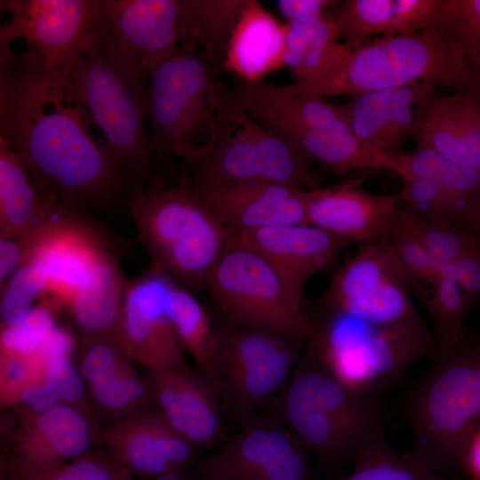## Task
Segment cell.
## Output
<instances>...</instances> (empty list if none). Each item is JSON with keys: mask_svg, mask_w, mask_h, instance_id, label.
<instances>
[{"mask_svg": "<svg viewBox=\"0 0 480 480\" xmlns=\"http://www.w3.org/2000/svg\"><path fill=\"white\" fill-rule=\"evenodd\" d=\"M89 123L61 65L29 48L0 52V140L42 192L75 212L132 194L126 172L91 135Z\"/></svg>", "mask_w": 480, "mask_h": 480, "instance_id": "1", "label": "cell"}, {"mask_svg": "<svg viewBox=\"0 0 480 480\" xmlns=\"http://www.w3.org/2000/svg\"><path fill=\"white\" fill-rule=\"evenodd\" d=\"M258 413L284 424L323 472L340 469L386 438L388 405L383 396L347 388L306 344L287 384Z\"/></svg>", "mask_w": 480, "mask_h": 480, "instance_id": "2", "label": "cell"}, {"mask_svg": "<svg viewBox=\"0 0 480 480\" xmlns=\"http://www.w3.org/2000/svg\"><path fill=\"white\" fill-rule=\"evenodd\" d=\"M428 358V369L401 401L412 436L407 454L458 480L467 443L480 424V331L466 327L435 345Z\"/></svg>", "mask_w": 480, "mask_h": 480, "instance_id": "3", "label": "cell"}, {"mask_svg": "<svg viewBox=\"0 0 480 480\" xmlns=\"http://www.w3.org/2000/svg\"><path fill=\"white\" fill-rule=\"evenodd\" d=\"M60 65L126 172L132 195L141 191L152 179L155 163L146 127V77L112 56L97 38Z\"/></svg>", "mask_w": 480, "mask_h": 480, "instance_id": "4", "label": "cell"}, {"mask_svg": "<svg viewBox=\"0 0 480 480\" xmlns=\"http://www.w3.org/2000/svg\"><path fill=\"white\" fill-rule=\"evenodd\" d=\"M146 114L156 158L195 161L213 148L222 95L206 60L177 45L154 60L146 70Z\"/></svg>", "mask_w": 480, "mask_h": 480, "instance_id": "5", "label": "cell"}, {"mask_svg": "<svg viewBox=\"0 0 480 480\" xmlns=\"http://www.w3.org/2000/svg\"><path fill=\"white\" fill-rule=\"evenodd\" d=\"M128 204L151 264L180 284L203 287L229 244V233L193 188L148 185Z\"/></svg>", "mask_w": 480, "mask_h": 480, "instance_id": "6", "label": "cell"}, {"mask_svg": "<svg viewBox=\"0 0 480 480\" xmlns=\"http://www.w3.org/2000/svg\"><path fill=\"white\" fill-rule=\"evenodd\" d=\"M311 319L305 344L340 383L362 395L383 396L435 347L433 336L377 325L324 305Z\"/></svg>", "mask_w": 480, "mask_h": 480, "instance_id": "7", "label": "cell"}, {"mask_svg": "<svg viewBox=\"0 0 480 480\" xmlns=\"http://www.w3.org/2000/svg\"><path fill=\"white\" fill-rule=\"evenodd\" d=\"M468 68L460 45L444 29L381 36L354 49L345 68L317 93L354 98L418 83L457 90Z\"/></svg>", "mask_w": 480, "mask_h": 480, "instance_id": "8", "label": "cell"}, {"mask_svg": "<svg viewBox=\"0 0 480 480\" xmlns=\"http://www.w3.org/2000/svg\"><path fill=\"white\" fill-rule=\"evenodd\" d=\"M203 288L232 325L277 332L306 342L313 322L302 291L262 255L234 241Z\"/></svg>", "mask_w": 480, "mask_h": 480, "instance_id": "9", "label": "cell"}, {"mask_svg": "<svg viewBox=\"0 0 480 480\" xmlns=\"http://www.w3.org/2000/svg\"><path fill=\"white\" fill-rule=\"evenodd\" d=\"M310 162L249 114L235 96L222 95L216 142L209 153L189 163L194 167L193 182L283 184L314 189L321 187V179Z\"/></svg>", "mask_w": 480, "mask_h": 480, "instance_id": "10", "label": "cell"}, {"mask_svg": "<svg viewBox=\"0 0 480 480\" xmlns=\"http://www.w3.org/2000/svg\"><path fill=\"white\" fill-rule=\"evenodd\" d=\"M218 334L211 383L220 410L241 427L284 388L305 342L228 323Z\"/></svg>", "mask_w": 480, "mask_h": 480, "instance_id": "11", "label": "cell"}, {"mask_svg": "<svg viewBox=\"0 0 480 480\" xmlns=\"http://www.w3.org/2000/svg\"><path fill=\"white\" fill-rule=\"evenodd\" d=\"M411 286L391 244H364L334 271L324 305L383 327L433 336L412 301Z\"/></svg>", "mask_w": 480, "mask_h": 480, "instance_id": "12", "label": "cell"}, {"mask_svg": "<svg viewBox=\"0 0 480 480\" xmlns=\"http://www.w3.org/2000/svg\"><path fill=\"white\" fill-rule=\"evenodd\" d=\"M217 452L196 461L200 478L317 480L312 456L277 420L257 413Z\"/></svg>", "mask_w": 480, "mask_h": 480, "instance_id": "13", "label": "cell"}, {"mask_svg": "<svg viewBox=\"0 0 480 480\" xmlns=\"http://www.w3.org/2000/svg\"><path fill=\"white\" fill-rule=\"evenodd\" d=\"M95 23L101 45L145 77L157 57L188 49L181 0H97Z\"/></svg>", "mask_w": 480, "mask_h": 480, "instance_id": "14", "label": "cell"}, {"mask_svg": "<svg viewBox=\"0 0 480 480\" xmlns=\"http://www.w3.org/2000/svg\"><path fill=\"white\" fill-rule=\"evenodd\" d=\"M173 282L153 264L126 282L116 341L133 363L148 372L186 366L185 351L165 307Z\"/></svg>", "mask_w": 480, "mask_h": 480, "instance_id": "15", "label": "cell"}, {"mask_svg": "<svg viewBox=\"0 0 480 480\" xmlns=\"http://www.w3.org/2000/svg\"><path fill=\"white\" fill-rule=\"evenodd\" d=\"M96 4L97 0H1L9 20L0 28V52L22 38L27 48L60 65L94 43Z\"/></svg>", "mask_w": 480, "mask_h": 480, "instance_id": "16", "label": "cell"}, {"mask_svg": "<svg viewBox=\"0 0 480 480\" xmlns=\"http://www.w3.org/2000/svg\"><path fill=\"white\" fill-rule=\"evenodd\" d=\"M97 420L78 407L59 403L20 425L4 459V479H27L91 452L100 440Z\"/></svg>", "mask_w": 480, "mask_h": 480, "instance_id": "17", "label": "cell"}, {"mask_svg": "<svg viewBox=\"0 0 480 480\" xmlns=\"http://www.w3.org/2000/svg\"><path fill=\"white\" fill-rule=\"evenodd\" d=\"M99 443L132 477L153 480L182 472L196 449L151 408L103 427Z\"/></svg>", "mask_w": 480, "mask_h": 480, "instance_id": "18", "label": "cell"}, {"mask_svg": "<svg viewBox=\"0 0 480 480\" xmlns=\"http://www.w3.org/2000/svg\"><path fill=\"white\" fill-rule=\"evenodd\" d=\"M189 186L215 220L228 228L247 231L308 223V189L266 183Z\"/></svg>", "mask_w": 480, "mask_h": 480, "instance_id": "19", "label": "cell"}, {"mask_svg": "<svg viewBox=\"0 0 480 480\" xmlns=\"http://www.w3.org/2000/svg\"><path fill=\"white\" fill-rule=\"evenodd\" d=\"M76 363L99 418L113 423L153 405L147 378L116 340L81 336Z\"/></svg>", "mask_w": 480, "mask_h": 480, "instance_id": "20", "label": "cell"}, {"mask_svg": "<svg viewBox=\"0 0 480 480\" xmlns=\"http://www.w3.org/2000/svg\"><path fill=\"white\" fill-rule=\"evenodd\" d=\"M367 177L365 173L331 187L308 189V223L350 244L380 241L393 220L397 198L366 191L363 185Z\"/></svg>", "mask_w": 480, "mask_h": 480, "instance_id": "21", "label": "cell"}, {"mask_svg": "<svg viewBox=\"0 0 480 480\" xmlns=\"http://www.w3.org/2000/svg\"><path fill=\"white\" fill-rule=\"evenodd\" d=\"M152 404L164 420L195 448L220 442V404L212 383L187 366L148 372Z\"/></svg>", "mask_w": 480, "mask_h": 480, "instance_id": "22", "label": "cell"}, {"mask_svg": "<svg viewBox=\"0 0 480 480\" xmlns=\"http://www.w3.org/2000/svg\"><path fill=\"white\" fill-rule=\"evenodd\" d=\"M228 233L231 239L266 258L301 291L311 276L332 268L350 244L309 223L247 231L228 228Z\"/></svg>", "mask_w": 480, "mask_h": 480, "instance_id": "23", "label": "cell"}, {"mask_svg": "<svg viewBox=\"0 0 480 480\" xmlns=\"http://www.w3.org/2000/svg\"><path fill=\"white\" fill-rule=\"evenodd\" d=\"M412 138L441 156L480 170V108L456 91L438 94L429 85L417 100Z\"/></svg>", "mask_w": 480, "mask_h": 480, "instance_id": "24", "label": "cell"}, {"mask_svg": "<svg viewBox=\"0 0 480 480\" xmlns=\"http://www.w3.org/2000/svg\"><path fill=\"white\" fill-rule=\"evenodd\" d=\"M432 85L418 83L354 97L343 105L352 133L367 147L395 157L412 137L417 100Z\"/></svg>", "mask_w": 480, "mask_h": 480, "instance_id": "25", "label": "cell"}, {"mask_svg": "<svg viewBox=\"0 0 480 480\" xmlns=\"http://www.w3.org/2000/svg\"><path fill=\"white\" fill-rule=\"evenodd\" d=\"M444 0H346L327 16L338 38L356 49L372 36L409 34L436 28Z\"/></svg>", "mask_w": 480, "mask_h": 480, "instance_id": "26", "label": "cell"}, {"mask_svg": "<svg viewBox=\"0 0 480 480\" xmlns=\"http://www.w3.org/2000/svg\"><path fill=\"white\" fill-rule=\"evenodd\" d=\"M107 249L96 229L76 213L68 215L34 254L46 268L45 295L67 306Z\"/></svg>", "mask_w": 480, "mask_h": 480, "instance_id": "27", "label": "cell"}, {"mask_svg": "<svg viewBox=\"0 0 480 480\" xmlns=\"http://www.w3.org/2000/svg\"><path fill=\"white\" fill-rule=\"evenodd\" d=\"M286 25L259 1L249 0L229 38L223 68L245 84L284 67Z\"/></svg>", "mask_w": 480, "mask_h": 480, "instance_id": "28", "label": "cell"}, {"mask_svg": "<svg viewBox=\"0 0 480 480\" xmlns=\"http://www.w3.org/2000/svg\"><path fill=\"white\" fill-rule=\"evenodd\" d=\"M126 282L117 257L107 249L67 305L81 336L116 340Z\"/></svg>", "mask_w": 480, "mask_h": 480, "instance_id": "29", "label": "cell"}, {"mask_svg": "<svg viewBox=\"0 0 480 480\" xmlns=\"http://www.w3.org/2000/svg\"><path fill=\"white\" fill-rule=\"evenodd\" d=\"M65 212H74L42 192L19 157L0 140V238L16 236Z\"/></svg>", "mask_w": 480, "mask_h": 480, "instance_id": "30", "label": "cell"}, {"mask_svg": "<svg viewBox=\"0 0 480 480\" xmlns=\"http://www.w3.org/2000/svg\"><path fill=\"white\" fill-rule=\"evenodd\" d=\"M400 178L412 176L436 182L453 202L463 229L480 230V170L452 162L432 149L415 146L396 156Z\"/></svg>", "mask_w": 480, "mask_h": 480, "instance_id": "31", "label": "cell"}, {"mask_svg": "<svg viewBox=\"0 0 480 480\" xmlns=\"http://www.w3.org/2000/svg\"><path fill=\"white\" fill-rule=\"evenodd\" d=\"M433 289L419 296L434 324V343L450 341L466 328L465 318L480 299V274L465 268L449 270L443 264Z\"/></svg>", "mask_w": 480, "mask_h": 480, "instance_id": "32", "label": "cell"}, {"mask_svg": "<svg viewBox=\"0 0 480 480\" xmlns=\"http://www.w3.org/2000/svg\"><path fill=\"white\" fill-rule=\"evenodd\" d=\"M249 0H181L188 49L202 44L212 70L223 66L231 34Z\"/></svg>", "mask_w": 480, "mask_h": 480, "instance_id": "33", "label": "cell"}, {"mask_svg": "<svg viewBox=\"0 0 480 480\" xmlns=\"http://www.w3.org/2000/svg\"><path fill=\"white\" fill-rule=\"evenodd\" d=\"M166 311L178 340L211 382L217 355L219 334L203 305L177 282L166 298Z\"/></svg>", "mask_w": 480, "mask_h": 480, "instance_id": "34", "label": "cell"}, {"mask_svg": "<svg viewBox=\"0 0 480 480\" xmlns=\"http://www.w3.org/2000/svg\"><path fill=\"white\" fill-rule=\"evenodd\" d=\"M388 228L404 233L416 240L442 264L450 263L480 249V237L461 228L435 227L406 203L397 199Z\"/></svg>", "mask_w": 480, "mask_h": 480, "instance_id": "35", "label": "cell"}, {"mask_svg": "<svg viewBox=\"0 0 480 480\" xmlns=\"http://www.w3.org/2000/svg\"><path fill=\"white\" fill-rule=\"evenodd\" d=\"M353 470L340 480H447L406 453L393 449L386 438L360 452Z\"/></svg>", "mask_w": 480, "mask_h": 480, "instance_id": "36", "label": "cell"}, {"mask_svg": "<svg viewBox=\"0 0 480 480\" xmlns=\"http://www.w3.org/2000/svg\"><path fill=\"white\" fill-rule=\"evenodd\" d=\"M47 271L34 255L19 267L1 288V329L21 322L33 309V302L46 294Z\"/></svg>", "mask_w": 480, "mask_h": 480, "instance_id": "37", "label": "cell"}, {"mask_svg": "<svg viewBox=\"0 0 480 480\" xmlns=\"http://www.w3.org/2000/svg\"><path fill=\"white\" fill-rule=\"evenodd\" d=\"M353 48L338 40L309 45L300 62L292 70L295 83L315 92L329 85L345 68L353 55Z\"/></svg>", "mask_w": 480, "mask_h": 480, "instance_id": "38", "label": "cell"}, {"mask_svg": "<svg viewBox=\"0 0 480 480\" xmlns=\"http://www.w3.org/2000/svg\"><path fill=\"white\" fill-rule=\"evenodd\" d=\"M401 179L403 188L396 196L398 200L409 204L435 227L462 228L453 202L436 182L412 176Z\"/></svg>", "mask_w": 480, "mask_h": 480, "instance_id": "39", "label": "cell"}, {"mask_svg": "<svg viewBox=\"0 0 480 480\" xmlns=\"http://www.w3.org/2000/svg\"><path fill=\"white\" fill-rule=\"evenodd\" d=\"M450 33L471 67H480V0H444L437 27Z\"/></svg>", "mask_w": 480, "mask_h": 480, "instance_id": "40", "label": "cell"}, {"mask_svg": "<svg viewBox=\"0 0 480 480\" xmlns=\"http://www.w3.org/2000/svg\"><path fill=\"white\" fill-rule=\"evenodd\" d=\"M23 480H132V476L104 449L56 463Z\"/></svg>", "mask_w": 480, "mask_h": 480, "instance_id": "41", "label": "cell"}, {"mask_svg": "<svg viewBox=\"0 0 480 480\" xmlns=\"http://www.w3.org/2000/svg\"><path fill=\"white\" fill-rule=\"evenodd\" d=\"M62 304L48 296L19 324L1 329L0 350L34 354L55 327L56 308Z\"/></svg>", "mask_w": 480, "mask_h": 480, "instance_id": "42", "label": "cell"}, {"mask_svg": "<svg viewBox=\"0 0 480 480\" xmlns=\"http://www.w3.org/2000/svg\"><path fill=\"white\" fill-rule=\"evenodd\" d=\"M46 370L36 353L21 355L0 350L1 407H12L24 390L44 380Z\"/></svg>", "mask_w": 480, "mask_h": 480, "instance_id": "43", "label": "cell"}, {"mask_svg": "<svg viewBox=\"0 0 480 480\" xmlns=\"http://www.w3.org/2000/svg\"><path fill=\"white\" fill-rule=\"evenodd\" d=\"M73 213L59 214L16 236L0 238V288L19 267L35 254L63 220Z\"/></svg>", "mask_w": 480, "mask_h": 480, "instance_id": "44", "label": "cell"}, {"mask_svg": "<svg viewBox=\"0 0 480 480\" xmlns=\"http://www.w3.org/2000/svg\"><path fill=\"white\" fill-rule=\"evenodd\" d=\"M284 67L292 71L300 62L306 49L316 43L339 40L332 21L325 16L297 18L285 22Z\"/></svg>", "mask_w": 480, "mask_h": 480, "instance_id": "45", "label": "cell"}, {"mask_svg": "<svg viewBox=\"0 0 480 480\" xmlns=\"http://www.w3.org/2000/svg\"><path fill=\"white\" fill-rule=\"evenodd\" d=\"M379 242H388L395 248L412 284L420 281L434 282L443 264L435 260L415 238L400 231L388 228Z\"/></svg>", "mask_w": 480, "mask_h": 480, "instance_id": "46", "label": "cell"}, {"mask_svg": "<svg viewBox=\"0 0 480 480\" xmlns=\"http://www.w3.org/2000/svg\"><path fill=\"white\" fill-rule=\"evenodd\" d=\"M45 380L61 403L78 407L99 418L76 363L72 357L50 362L47 364Z\"/></svg>", "mask_w": 480, "mask_h": 480, "instance_id": "47", "label": "cell"}, {"mask_svg": "<svg viewBox=\"0 0 480 480\" xmlns=\"http://www.w3.org/2000/svg\"><path fill=\"white\" fill-rule=\"evenodd\" d=\"M59 403L55 391L46 380L24 390L11 408L13 409L19 425L28 422L48 412Z\"/></svg>", "mask_w": 480, "mask_h": 480, "instance_id": "48", "label": "cell"}, {"mask_svg": "<svg viewBox=\"0 0 480 480\" xmlns=\"http://www.w3.org/2000/svg\"><path fill=\"white\" fill-rule=\"evenodd\" d=\"M340 3L334 0H279L277 7L287 21L302 17L325 16Z\"/></svg>", "mask_w": 480, "mask_h": 480, "instance_id": "49", "label": "cell"}, {"mask_svg": "<svg viewBox=\"0 0 480 480\" xmlns=\"http://www.w3.org/2000/svg\"><path fill=\"white\" fill-rule=\"evenodd\" d=\"M462 475L480 480V424L468 439L461 463Z\"/></svg>", "mask_w": 480, "mask_h": 480, "instance_id": "50", "label": "cell"}, {"mask_svg": "<svg viewBox=\"0 0 480 480\" xmlns=\"http://www.w3.org/2000/svg\"><path fill=\"white\" fill-rule=\"evenodd\" d=\"M456 91L470 97L480 108V67L469 66L463 82Z\"/></svg>", "mask_w": 480, "mask_h": 480, "instance_id": "51", "label": "cell"}, {"mask_svg": "<svg viewBox=\"0 0 480 480\" xmlns=\"http://www.w3.org/2000/svg\"><path fill=\"white\" fill-rule=\"evenodd\" d=\"M182 472L180 473H176V474H172V475H168V476H162V477H159V478H156L155 480H185L184 477L182 476Z\"/></svg>", "mask_w": 480, "mask_h": 480, "instance_id": "52", "label": "cell"}, {"mask_svg": "<svg viewBox=\"0 0 480 480\" xmlns=\"http://www.w3.org/2000/svg\"><path fill=\"white\" fill-rule=\"evenodd\" d=\"M201 480H212V479H207V478H201Z\"/></svg>", "mask_w": 480, "mask_h": 480, "instance_id": "53", "label": "cell"}, {"mask_svg": "<svg viewBox=\"0 0 480 480\" xmlns=\"http://www.w3.org/2000/svg\"><path fill=\"white\" fill-rule=\"evenodd\" d=\"M479 237H480V230H479V234H478Z\"/></svg>", "mask_w": 480, "mask_h": 480, "instance_id": "54", "label": "cell"}]
</instances>
